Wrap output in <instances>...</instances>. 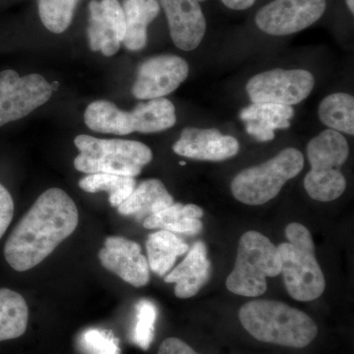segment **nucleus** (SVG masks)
Returning a JSON list of instances; mask_svg holds the SVG:
<instances>
[{
	"label": "nucleus",
	"mask_w": 354,
	"mask_h": 354,
	"mask_svg": "<svg viewBox=\"0 0 354 354\" xmlns=\"http://www.w3.org/2000/svg\"><path fill=\"white\" fill-rule=\"evenodd\" d=\"M158 0H124L125 32L123 44L127 50H141L147 44L148 26L160 13Z\"/></svg>",
	"instance_id": "obj_20"
},
{
	"label": "nucleus",
	"mask_w": 354,
	"mask_h": 354,
	"mask_svg": "<svg viewBox=\"0 0 354 354\" xmlns=\"http://www.w3.org/2000/svg\"><path fill=\"white\" fill-rule=\"evenodd\" d=\"M239 143L230 135H223L215 128L187 127L174 145V152L198 160L221 162L237 155Z\"/></svg>",
	"instance_id": "obj_15"
},
{
	"label": "nucleus",
	"mask_w": 354,
	"mask_h": 354,
	"mask_svg": "<svg viewBox=\"0 0 354 354\" xmlns=\"http://www.w3.org/2000/svg\"><path fill=\"white\" fill-rule=\"evenodd\" d=\"M180 165H185V162H180Z\"/></svg>",
	"instance_id": "obj_33"
},
{
	"label": "nucleus",
	"mask_w": 354,
	"mask_h": 354,
	"mask_svg": "<svg viewBox=\"0 0 354 354\" xmlns=\"http://www.w3.org/2000/svg\"><path fill=\"white\" fill-rule=\"evenodd\" d=\"M346 4H348L349 10L351 13L354 12V0H346Z\"/></svg>",
	"instance_id": "obj_32"
},
{
	"label": "nucleus",
	"mask_w": 354,
	"mask_h": 354,
	"mask_svg": "<svg viewBox=\"0 0 354 354\" xmlns=\"http://www.w3.org/2000/svg\"><path fill=\"white\" fill-rule=\"evenodd\" d=\"M146 249L151 271L165 277L176 264L177 257L188 252L189 246L174 232L160 230L149 235Z\"/></svg>",
	"instance_id": "obj_21"
},
{
	"label": "nucleus",
	"mask_w": 354,
	"mask_h": 354,
	"mask_svg": "<svg viewBox=\"0 0 354 354\" xmlns=\"http://www.w3.org/2000/svg\"><path fill=\"white\" fill-rule=\"evenodd\" d=\"M29 309L25 298L8 288H0V342L17 339L27 330Z\"/></svg>",
	"instance_id": "obj_22"
},
{
	"label": "nucleus",
	"mask_w": 354,
	"mask_h": 354,
	"mask_svg": "<svg viewBox=\"0 0 354 354\" xmlns=\"http://www.w3.org/2000/svg\"><path fill=\"white\" fill-rule=\"evenodd\" d=\"M158 354H199L185 342L177 337H169L162 342Z\"/></svg>",
	"instance_id": "obj_30"
},
{
	"label": "nucleus",
	"mask_w": 354,
	"mask_h": 354,
	"mask_svg": "<svg viewBox=\"0 0 354 354\" xmlns=\"http://www.w3.org/2000/svg\"><path fill=\"white\" fill-rule=\"evenodd\" d=\"M79 155L74 167L84 174H111L135 177L152 160L145 144L133 140L100 139L79 135L74 139Z\"/></svg>",
	"instance_id": "obj_4"
},
{
	"label": "nucleus",
	"mask_w": 354,
	"mask_h": 354,
	"mask_svg": "<svg viewBox=\"0 0 354 354\" xmlns=\"http://www.w3.org/2000/svg\"><path fill=\"white\" fill-rule=\"evenodd\" d=\"M319 118L335 131L354 134V99L346 93L326 97L318 109Z\"/></svg>",
	"instance_id": "obj_24"
},
{
	"label": "nucleus",
	"mask_w": 354,
	"mask_h": 354,
	"mask_svg": "<svg viewBox=\"0 0 354 354\" xmlns=\"http://www.w3.org/2000/svg\"><path fill=\"white\" fill-rule=\"evenodd\" d=\"M188 73L187 62L176 55L149 58L139 65L132 94L144 101L164 97L174 92L186 80Z\"/></svg>",
	"instance_id": "obj_11"
},
{
	"label": "nucleus",
	"mask_w": 354,
	"mask_h": 354,
	"mask_svg": "<svg viewBox=\"0 0 354 354\" xmlns=\"http://www.w3.org/2000/svg\"><path fill=\"white\" fill-rule=\"evenodd\" d=\"M349 156L348 140L342 133L327 129L314 137L307 146L311 171L304 178L310 198L330 202L344 194L346 181L341 167Z\"/></svg>",
	"instance_id": "obj_5"
},
{
	"label": "nucleus",
	"mask_w": 354,
	"mask_h": 354,
	"mask_svg": "<svg viewBox=\"0 0 354 354\" xmlns=\"http://www.w3.org/2000/svg\"><path fill=\"white\" fill-rule=\"evenodd\" d=\"M204 211L197 205H183L174 203L162 211L148 216L143 221V227L147 230H167L174 234L195 235L201 232V218Z\"/></svg>",
	"instance_id": "obj_19"
},
{
	"label": "nucleus",
	"mask_w": 354,
	"mask_h": 354,
	"mask_svg": "<svg viewBox=\"0 0 354 354\" xmlns=\"http://www.w3.org/2000/svg\"><path fill=\"white\" fill-rule=\"evenodd\" d=\"M206 0H160L169 23L172 41L184 51L196 50L206 34L201 2Z\"/></svg>",
	"instance_id": "obj_14"
},
{
	"label": "nucleus",
	"mask_w": 354,
	"mask_h": 354,
	"mask_svg": "<svg viewBox=\"0 0 354 354\" xmlns=\"http://www.w3.org/2000/svg\"><path fill=\"white\" fill-rule=\"evenodd\" d=\"M211 265L204 242L198 241L188 250L185 259L165 276V281L174 283V295L181 299L195 297L209 278Z\"/></svg>",
	"instance_id": "obj_16"
},
{
	"label": "nucleus",
	"mask_w": 354,
	"mask_h": 354,
	"mask_svg": "<svg viewBox=\"0 0 354 354\" xmlns=\"http://www.w3.org/2000/svg\"><path fill=\"white\" fill-rule=\"evenodd\" d=\"M314 84V77L307 70L274 69L252 77L246 91L252 102L292 106L311 94Z\"/></svg>",
	"instance_id": "obj_9"
},
{
	"label": "nucleus",
	"mask_w": 354,
	"mask_h": 354,
	"mask_svg": "<svg viewBox=\"0 0 354 354\" xmlns=\"http://www.w3.org/2000/svg\"><path fill=\"white\" fill-rule=\"evenodd\" d=\"M295 115V109L290 106L252 102L242 109L241 120L245 123L246 132L260 142H269L274 138V130L288 129L290 120Z\"/></svg>",
	"instance_id": "obj_17"
},
{
	"label": "nucleus",
	"mask_w": 354,
	"mask_h": 354,
	"mask_svg": "<svg viewBox=\"0 0 354 354\" xmlns=\"http://www.w3.org/2000/svg\"><path fill=\"white\" fill-rule=\"evenodd\" d=\"M81 189L88 193H109V200L111 206H120L131 195L136 187L134 177L118 176L111 174H88L79 181Z\"/></svg>",
	"instance_id": "obj_25"
},
{
	"label": "nucleus",
	"mask_w": 354,
	"mask_h": 354,
	"mask_svg": "<svg viewBox=\"0 0 354 354\" xmlns=\"http://www.w3.org/2000/svg\"><path fill=\"white\" fill-rule=\"evenodd\" d=\"M157 307L150 300L142 299L136 304V324L134 342L143 349H148L153 341L157 319Z\"/></svg>",
	"instance_id": "obj_28"
},
{
	"label": "nucleus",
	"mask_w": 354,
	"mask_h": 354,
	"mask_svg": "<svg viewBox=\"0 0 354 354\" xmlns=\"http://www.w3.org/2000/svg\"><path fill=\"white\" fill-rule=\"evenodd\" d=\"M326 0H274L256 15V25L272 36H288L313 25L325 12Z\"/></svg>",
	"instance_id": "obj_10"
},
{
	"label": "nucleus",
	"mask_w": 354,
	"mask_h": 354,
	"mask_svg": "<svg viewBox=\"0 0 354 354\" xmlns=\"http://www.w3.org/2000/svg\"><path fill=\"white\" fill-rule=\"evenodd\" d=\"M286 236L288 242L279 244L278 251L286 291L297 301L315 300L325 291L326 281L317 262L312 235L301 223H291Z\"/></svg>",
	"instance_id": "obj_3"
},
{
	"label": "nucleus",
	"mask_w": 354,
	"mask_h": 354,
	"mask_svg": "<svg viewBox=\"0 0 354 354\" xmlns=\"http://www.w3.org/2000/svg\"><path fill=\"white\" fill-rule=\"evenodd\" d=\"M51 94L53 86L39 74L21 77L15 70L0 71V127L29 115Z\"/></svg>",
	"instance_id": "obj_8"
},
{
	"label": "nucleus",
	"mask_w": 354,
	"mask_h": 354,
	"mask_svg": "<svg viewBox=\"0 0 354 354\" xmlns=\"http://www.w3.org/2000/svg\"><path fill=\"white\" fill-rule=\"evenodd\" d=\"M221 1L232 10H245L252 7L256 0H221Z\"/></svg>",
	"instance_id": "obj_31"
},
{
	"label": "nucleus",
	"mask_w": 354,
	"mask_h": 354,
	"mask_svg": "<svg viewBox=\"0 0 354 354\" xmlns=\"http://www.w3.org/2000/svg\"><path fill=\"white\" fill-rule=\"evenodd\" d=\"M14 215V202L8 190L0 184V239L6 234Z\"/></svg>",
	"instance_id": "obj_29"
},
{
	"label": "nucleus",
	"mask_w": 354,
	"mask_h": 354,
	"mask_svg": "<svg viewBox=\"0 0 354 354\" xmlns=\"http://www.w3.org/2000/svg\"><path fill=\"white\" fill-rule=\"evenodd\" d=\"M304 167V157L295 148H286L276 157L255 167H248L232 179V193L235 199L250 206L271 201L288 180L297 176Z\"/></svg>",
	"instance_id": "obj_7"
},
{
	"label": "nucleus",
	"mask_w": 354,
	"mask_h": 354,
	"mask_svg": "<svg viewBox=\"0 0 354 354\" xmlns=\"http://www.w3.org/2000/svg\"><path fill=\"white\" fill-rule=\"evenodd\" d=\"M174 203V198L165 184L158 179L153 178L142 181L118 209L120 215L144 221Z\"/></svg>",
	"instance_id": "obj_18"
},
{
	"label": "nucleus",
	"mask_w": 354,
	"mask_h": 354,
	"mask_svg": "<svg viewBox=\"0 0 354 354\" xmlns=\"http://www.w3.org/2000/svg\"><path fill=\"white\" fill-rule=\"evenodd\" d=\"M239 318L254 339L267 344L304 348L318 335V326L311 317L277 300L247 302L239 310Z\"/></svg>",
	"instance_id": "obj_2"
},
{
	"label": "nucleus",
	"mask_w": 354,
	"mask_h": 354,
	"mask_svg": "<svg viewBox=\"0 0 354 354\" xmlns=\"http://www.w3.org/2000/svg\"><path fill=\"white\" fill-rule=\"evenodd\" d=\"M77 342L83 354H120L118 339L109 330L90 328L79 335Z\"/></svg>",
	"instance_id": "obj_27"
},
{
	"label": "nucleus",
	"mask_w": 354,
	"mask_h": 354,
	"mask_svg": "<svg viewBox=\"0 0 354 354\" xmlns=\"http://www.w3.org/2000/svg\"><path fill=\"white\" fill-rule=\"evenodd\" d=\"M88 37L90 48L106 57L118 53L124 39L127 26L124 12L118 0H92L88 4Z\"/></svg>",
	"instance_id": "obj_12"
},
{
	"label": "nucleus",
	"mask_w": 354,
	"mask_h": 354,
	"mask_svg": "<svg viewBox=\"0 0 354 354\" xmlns=\"http://www.w3.org/2000/svg\"><path fill=\"white\" fill-rule=\"evenodd\" d=\"M79 0H38L39 15L44 27L55 34L68 29Z\"/></svg>",
	"instance_id": "obj_26"
},
{
	"label": "nucleus",
	"mask_w": 354,
	"mask_h": 354,
	"mask_svg": "<svg viewBox=\"0 0 354 354\" xmlns=\"http://www.w3.org/2000/svg\"><path fill=\"white\" fill-rule=\"evenodd\" d=\"M99 259L104 269L135 288L145 286L150 281L148 260L137 242L122 236H109L100 250Z\"/></svg>",
	"instance_id": "obj_13"
},
{
	"label": "nucleus",
	"mask_w": 354,
	"mask_h": 354,
	"mask_svg": "<svg viewBox=\"0 0 354 354\" xmlns=\"http://www.w3.org/2000/svg\"><path fill=\"white\" fill-rule=\"evenodd\" d=\"M281 274L278 247L264 234L250 230L242 235L234 270L225 285L230 292L258 297L267 290V279Z\"/></svg>",
	"instance_id": "obj_6"
},
{
	"label": "nucleus",
	"mask_w": 354,
	"mask_h": 354,
	"mask_svg": "<svg viewBox=\"0 0 354 354\" xmlns=\"http://www.w3.org/2000/svg\"><path fill=\"white\" fill-rule=\"evenodd\" d=\"M78 223V209L67 193L60 188L44 191L7 239V263L15 271H29L68 239Z\"/></svg>",
	"instance_id": "obj_1"
},
{
	"label": "nucleus",
	"mask_w": 354,
	"mask_h": 354,
	"mask_svg": "<svg viewBox=\"0 0 354 354\" xmlns=\"http://www.w3.org/2000/svg\"><path fill=\"white\" fill-rule=\"evenodd\" d=\"M133 111L136 115V132L164 131L176 123V108L165 97L139 102Z\"/></svg>",
	"instance_id": "obj_23"
}]
</instances>
